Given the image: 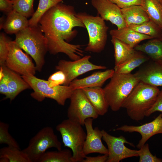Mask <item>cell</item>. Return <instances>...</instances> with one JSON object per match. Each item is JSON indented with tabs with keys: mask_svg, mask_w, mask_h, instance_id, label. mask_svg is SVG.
<instances>
[{
	"mask_svg": "<svg viewBox=\"0 0 162 162\" xmlns=\"http://www.w3.org/2000/svg\"><path fill=\"white\" fill-rule=\"evenodd\" d=\"M11 40L4 33L0 34V65H5L9 52V43Z\"/></svg>",
	"mask_w": 162,
	"mask_h": 162,
	"instance_id": "836d02e7",
	"label": "cell"
},
{
	"mask_svg": "<svg viewBox=\"0 0 162 162\" xmlns=\"http://www.w3.org/2000/svg\"><path fill=\"white\" fill-rule=\"evenodd\" d=\"M121 9L133 5H142L143 0H109Z\"/></svg>",
	"mask_w": 162,
	"mask_h": 162,
	"instance_id": "d590c367",
	"label": "cell"
},
{
	"mask_svg": "<svg viewBox=\"0 0 162 162\" xmlns=\"http://www.w3.org/2000/svg\"><path fill=\"white\" fill-rule=\"evenodd\" d=\"M13 0V1H14V0Z\"/></svg>",
	"mask_w": 162,
	"mask_h": 162,
	"instance_id": "ee69618b",
	"label": "cell"
},
{
	"mask_svg": "<svg viewBox=\"0 0 162 162\" xmlns=\"http://www.w3.org/2000/svg\"><path fill=\"white\" fill-rule=\"evenodd\" d=\"M91 2L104 20L110 21L118 29L127 27L121 9L116 4L109 0H91Z\"/></svg>",
	"mask_w": 162,
	"mask_h": 162,
	"instance_id": "9a60e30c",
	"label": "cell"
},
{
	"mask_svg": "<svg viewBox=\"0 0 162 162\" xmlns=\"http://www.w3.org/2000/svg\"><path fill=\"white\" fill-rule=\"evenodd\" d=\"M127 27L140 33L153 38L162 36V29L155 23L150 20L142 23L130 25Z\"/></svg>",
	"mask_w": 162,
	"mask_h": 162,
	"instance_id": "f1b7e54d",
	"label": "cell"
},
{
	"mask_svg": "<svg viewBox=\"0 0 162 162\" xmlns=\"http://www.w3.org/2000/svg\"><path fill=\"white\" fill-rule=\"evenodd\" d=\"M4 76V73L2 66L0 67V80H1Z\"/></svg>",
	"mask_w": 162,
	"mask_h": 162,
	"instance_id": "60d3db41",
	"label": "cell"
},
{
	"mask_svg": "<svg viewBox=\"0 0 162 162\" xmlns=\"http://www.w3.org/2000/svg\"><path fill=\"white\" fill-rule=\"evenodd\" d=\"M91 58L90 55H86L73 61L60 60L56 66V68L62 71L65 75L66 80L63 85L69 86L77 77L89 71L106 68L105 66L97 65L92 63L89 60Z\"/></svg>",
	"mask_w": 162,
	"mask_h": 162,
	"instance_id": "8fae6325",
	"label": "cell"
},
{
	"mask_svg": "<svg viewBox=\"0 0 162 162\" xmlns=\"http://www.w3.org/2000/svg\"><path fill=\"white\" fill-rule=\"evenodd\" d=\"M14 40L9 43V52L5 65L8 68L22 76L34 75L37 70L31 58L24 53Z\"/></svg>",
	"mask_w": 162,
	"mask_h": 162,
	"instance_id": "30bf717a",
	"label": "cell"
},
{
	"mask_svg": "<svg viewBox=\"0 0 162 162\" xmlns=\"http://www.w3.org/2000/svg\"><path fill=\"white\" fill-rule=\"evenodd\" d=\"M157 111L162 112V89L152 107L146 112V116L148 117Z\"/></svg>",
	"mask_w": 162,
	"mask_h": 162,
	"instance_id": "8d00e7d4",
	"label": "cell"
},
{
	"mask_svg": "<svg viewBox=\"0 0 162 162\" xmlns=\"http://www.w3.org/2000/svg\"><path fill=\"white\" fill-rule=\"evenodd\" d=\"M51 148L61 150L62 144L52 128L46 126L40 129L30 139L28 146L23 151L32 162H38L46 150Z\"/></svg>",
	"mask_w": 162,
	"mask_h": 162,
	"instance_id": "ba28073f",
	"label": "cell"
},
{
	"mask_svg": "<svg viewBox=\"0 0 162 162\" xmlns=\"http://www.w3.org/2000/svg\"><path fill=\"white\" fill-rule=\"evenodd\" d=\"M14 41L33 58L37 70L40 72L48 49L46 38L39 24L29 26L15 34Z\"/></svg>",
	"mask_w": 162,
	"mask_h": 162,
	"instance_id": "3957f363",
	"label": "cell"
},
{
	"mask_svg": "<svg viewBox=\"0 0 162 162\" xmlns=\"http://www.w3.org/2000/svg\"><path fill=\"white\" fill-rule=\"evenodd\" d=\"M160 90L157 87L140 82L124 101L122 108L133 120H142L155 102Z\"/></svg>",
	"mask_w": 162,
	"mask_h": 162,
	"instance_id": "7a4b0ae2",
	"label": "cell"
},
{
	"mask_svg": "<svg viewBox=\"0 0 162 162\" xmlns=\"http://www.w3.org/2000/svg\"><path fill=\"white\" fill-rule=\"evenodd\" d=\"M150 59L143 52L135 50L134 52L127 60L121 64L115 66L114 69L116 73L128 74L136 68L147 61Z\"/></svg>",
	"mask_w": 162,
	"mask_h": 162,
	"instance_id": "cb8c5ba5",
	"label": "cell"
},
{
	"mask_svg": "<svg viewBox=\"0 0 162 162\" xmlns=\"http://www.w3.org/2000/svg\"><path fill=\"white\" fill-rule=\"evenodd\" d=\"M46 151L38 162H73L72 152L69 149Z\"/></svg>",
	"mask_w": 162,
	"mask_h": 162,
	"instance_id": "83f0119b",
	"label": "cell"
},
{
	"mask_svg": "<svg viewBox=\"0 0 162 162\" xmlns=\"http://www.w3.org/2000/svg\"><path fill=\"white\" fill-rule=\"evenodd\" d=\"M139 162H162V159L153 155L151 152L149 145L145 143L138 150Z\"/></svg>",
	"mask_w": 162,
	"mask_h": 162,
	"instance_id": "d6a6232c",
	"label": "cell"
},
{
	"mask_svg": "<svg viewBox=\"0 0 162 162\" xmlns=\"http://www.w3.org/2000/svg\"><path fill=\"white\" fill-rule=\"evenodd\" d=\"M76 14L73 6L62 2L50 9L40 19L38 24L51 54L63 53L73 61L83 57L82 45L69 43L77 34L74 28H85Z\"/></svg>",
	"mask_w": 162,
	"mask_h": 162,
	"instance_id": "6da1fadb",
	"label": "cell"
},
{
	"mask_svg": "<svg viewBox=\"0 0 162 162\" xmlns=\"http://www.w3.org/2000/svg\"><path fill=\"white\" fill-rule=\"evenodd\" d=\"M134 48L146 55L153 62L162 67V36L149 39Z\"/></svg>",
	"mask_w": 162,
	"mask_h": 162,
	"instance_id": "ffe728a7",
	"label": "cell"
},
{
	"mask_svg": "<svg viewBox=\"0 0 162 162\" xmlns=\"http://www.w3.org/2000/svg\"><path fill=\"white\" fill-rule=\"evenodd\" d=\"M1 162H32L27 155L20 148L8 146L0 149Z\"/></svg>",
	"mask_w": 162,
	"mask_h": 162,
	"instance_id": "d4e9b609",
	"label": "cell"
},
{
	"mask_svg": "<svg viewBox=\"0 0 162 162\" xmlns=\"http://www.w3.org/2000/svg\"><path fill=\"white\" fill-rule=\"evenodd\" d=\"M81 89L99 116L104 115L107 112L109 106L103 88L97 87Z\"/></svg>",
	"mask_w": 162,
	"mask_h": 162,
	"instance_id": "d6986e66",
	"label": "cell"
},
{
	"mask_svg": "<svg viewBox=\"0 0 162 162\" xmlns=\"http://www.w3.org/2000/svg\"><path fill=\"white\" fill-rule=\"evenodd\" d=\"M2 67L8 79V94L7 99H9L12 101L22 92L31 88L28 84L19 74L5 65Z\"/></svg>",
	"mask_w": 162,
	"mask_h": 162,
	"instance_id": "ac0fdd59",
	"label": "cell"
},
{
	"mask_svg": "<svg viewBox=\"0 0 162 162\" xmlns=\"http://www.w3.org/2000/svg\"><path fill=\"white\" fill-rule=\"evenodd\" d=\"M5 20H4V18L3 17H2L0 18V30L2 28L3 26L4 23V22Z\"/></svg>",
	"mask_w": 162,
	"mask_h": 162,
	"instance_id": "b9f144b4",
	"label": "cell"
},
{
	"mask_svg": "<svg viewBox=\"0 0 162 162\" xmlns=\"http://www.w3.org/2000/svg\"><path fill=\"white\" fill-rule=\"evenodd\" d=\"M7 14L2 28L6 33L15 34L29 26L27 18L15 10Z\"/></svg>",
	"mask_w": 162,
	"mask_h": 162,
	"instance_id": "7402d4cb",
	"label": "cell"
},
{
	"mask_svg": "<svg viewBox=\"0 0 162 162\" xmlns=\"http://www.w3.org/2000/svg\"><path fill=\"white\" fill-rule=\"evenodd\" d=\"M82 126L68 118L56 127L61 134L64 146L71 150L73 162H82L86 156L83 149L86 133Z\"/></svg>",
	"mask_w": 162,
	"mask_h": 162,
	"instance_id": "8992f818",
	"label": "cell"
},
{
	"mask_svg": "<svg viewBox=\"0 0 162 162\" xmlns=\"http://www.w3.org/2000/svg\"><path fill=\"white\" fill-rule=\"evenodd\" d=\"M142 6L150 20L162 29V4L158 0H143Z\"/></svg>",
	"mask_w": 162,
	"mask_h": 162,
	"instance_id": "4316f807",
	"label": "cell"
},
{
	"mask_svg": "<svg viewBox=\"0 0 162 162\" xmlns=\"http://www.w3.org/2000/svg\"><path fill=\"white\" fill-rule=\"evenodd\" d=\"M87 30L89 41L85 49L86 51L99 53L105 46L107 39L108 27L104 20L98 16H94L86 13L76 14Z\"/></svg>",
	"mask_w": 162,
	"mask_h": 162,
	"instance_id": "52a82bcc",
	"label": "cell"
},
{
	"mask_svg": "<svg viewBox=\"0 0 162 162\" xmlns=\"http://www.w3.org/2000/svg\"><path fill=\"white\" fill-rule=\"evenodd\" d=\"M110 33L115 37L134 48L141 41L153 38L149 36L140 33L126 27L122 29L111 30Z\"/></svg>",
	"mask_w": 162,
	"mask_h": 162,
	"instance_id": "44dd1931",
	"label": "cell"
},
{
	"mask_svg": "<svg viewBox=\"0 0 162 162\" xmlns=\"http://www.w3.org/2000/svg\"><path fill=\"white\" fill-rule=\"evenodd\" d=\"M108 155L103 154L95 157H89L86 156L82 162H106Z\"/></svg>",
	"mask_w": 162,
	"mask_h": 162,
	"instance_id": "ab89813d",
	"label": "cell"
},
{
	"mask_svg": "<svg viewBox=\"0 0 162 162\" xmlns=\"http://www.w3.org/2000/svg\"><path fill=\"white\" fill-rule=\"evenodd\" d=\"M0 93L5 95V99H7L8 94V89L7 77L5 74L4 77L0 80Z\"/></svg>",
	"mask_w": 162,
	"mask_h": 162,
	"instance_id": "f35d334b",
	"label": "cell"
},
{
	"mask_svg": "<svg viewBox=\"0 0 162 162\" xmlns=\"http://www.w3.org/2000/svg\"><path fill=\"white\" fill-rule=\"evenodd\" d=\"M63 0H39L38 8L29 20V26L38 25L39 21L44 14L51 8Z\"/></svg>",
	"mask_w": 162,
	"mask_h": 162,
	"instance_id": "f546056e",
	"label": "cell"
},
{
	"mask_svg": "<svg viewBox=\"0 0 162 162\" xmlns=\"http://www.w3.org/2000/svg\"><path fill=\"white\" fill-rule=\"evenodd\" d=\"M114 73V70L113 69L95 72L84 78L74 79L69 86L74 90L85 88L101 87L106 81L112 77Z\"/></svg>",
	"mask_w": 162,
	"mask_h": 162,
	"instance_id": "2e32d148",
	"label": "cell"
},
{
	"mask_svg": "<svg viewBox=\"0 0 162 162\" xmlns=\"http://www.w3.org/2000/svg\"><path fill=\"white\" fill-rule=\"evenodd\" d=\"M162 4V0H158Z\"/></svg>",
	"mask_w": 162,
	"mask_h": 162,
	"instance_id": "7bdbcfd3",
	"label": "cell"
},
{
	"mask_svg": "<svg viewBox=\"0 0 162 162\" xmlns=\"http://www.w3.org/2000/svg\"><path fill=\"white\" fill-rule=\"evenodd\" d=\"M14 1L0 0V10L8 13L13 10Z\"/></svg>",
	"mask_w": 162,
	"mask_h": 162,
	"instance_id": "74e56055",
	"label": "cell"
},
{
	"mask_svg": "<svg viewBox=\"0 0 162 162\" xmlns=\"http://www.w3.org/2000/svg\"><path fill=\"white\" fill-rule=\"evenodd\" d=\"M140 82L134 74L116 73L103 88L107 101L112 111H117L124 101Z\"/></svg>",
	"mask_w": 162,
	"mask_h": 162,
	"instance_id": "277c9868",
	"label": "cell"
},
{
	"mask_svg": "<svg viewBox=\"0 0 162 162\" xmlns=\"http://www.w3.org/2000/svg\"><path fill=\"white\" fill-rule=\"evenodd\" d=\"M93 119L92 118H88L85 122L86 136L83 147V153L85 156L95 153L108 155V149L101 141L102 131L98 127L93 128Z\"/></svg>",
	"mask_w": 162,
	"mask_h": 162,
	"instance_id": "5bb4252c",
	"label": "cell"
},
{
	"mask_svg": "<svg viewBox=\"0 0 162 162\" xmlns=\"http://www.w3.org/2000/svg\"><path fill=\"white\" fill-rule=\"evenodd\" d=\"M9 128L8 123L0 122V144L20 148L19 144L9 133Z\"/></svg>",
	"mask_w": 162,
	"mask_h": 162,
	"instance_id": "1f68e13d",
	"label": "cell"
},
{
	"mask_svg": "<svg viewBox=\"0 0 162 162\" xmlns=\"http://www.w3.org/2000/svg\"><path fill=\"white\" fill-rule=\"evenodd\" d=\"M140 82L156 87L162 86V67L153 62L134 74Z\"/></svg>",
	"mask_w": 162,
	"mask_h": 162,
	"instance_id": "e0dca14e",
	"label": "cell"
},
{
	"mask_svg": "<svg viewBox=\"0 0 162 162\" xmlns=\"http://www.w3.org/2000/svg\"><path fill=\"white\" fill-rule=\"evenodd\" d=\"M65 80V76L64 73L58 70L51 75L47 81L49 86L50 87H53L63 85Z\"/></svg>",
	"mask_w": 162,
	"mask_h": 162,
	"instance_id": "e575fe53",
	"label": "cell"
},
{
	"mask_svg": "<svg viewBox=\"0 0 162 162\" xmlns=\"http://www.w3.org/2000/svg\"><path fill=\"white\" fill-rule=\"evenodd\" d=\"M114 130L122 131L125 132H137L140 134L141 138L136 146L140 149L153 136L162 134V114L159 115L153 121L138 126L124 125Z\"/></svg>",
	"mask_w": 162,
	"mask_h": 162,
	"instance_id": "4fadbf2b",
	"label": "cell"
},
{
	"mask_svg": "<svg viewBox=\"0 0 162 162\" xmlns=\"http://www.w3.org/2000/svg\"><path fill=\"white\" fill-rule=\"evenodd\" d=\"M22 76L33 90L30 94L31 96L39 102L49 98L54 100L60 105L64 106L74 90L69 85L50 87L47 80L38 78L34 75L28 74Z\"/></svg>",
	"mask_w": 162,
	"mask_h": 162,
	"instance_id": "5b68a950",
	"label": "cell"
},
{
	"mask_svg": "<svg viewBox=\"0 0 162 162\" xmlns=\"http://www.w3.org/2000/svg\"><path fill=\"white\" fill-rule=\"evenodd\" d=\"M102 139L106 143L108 151L106 162H118L128 158L139 156L138 150H133L126 147L124 143L133 146L123 136L116 137L111 135L104 130H101Z\"/></svg>",
	"mask_w": 162,
	"mask_h": 162,
	"instance_id": "7c38bea8",
	"label": "cell"
},
{
	"mask_svg": "<svg viewBox=\"0 0 162 162\" xmlns=\"http://www.w3.org/2000/svg\"><path fill=\"white\" fill-rule=\"evenodd\" d=\"M121 10L127 27L140 24L150 20L141 5H133Z\"/></svg>",
	"mask_w": 162,
	"mask_h": 162,
	"instance_id": "603a6c76",
	"label": "cell"
},
{
	"mask_svg": "<svg viewBox=\"0 0 162 162\" xmlns=\"http://www.w3.org/2000/svg\"><path fill=\"white\" fill-rule=\"evenodd\" d=\"M112 37L111 42L114 48L115 66L123 63L135 51L134 48L119 40Z\"/></svg>",
	"mask_w": 162,
	"mask_h": 162,
	"instance_id": "484cf974",
	"label": "cell"
},
{
	"mask_svg": "<svg viewBox=\"0 0 162 162\" xmlns=\"http://www.w3.org/2000/svg\"><path fill=\"white\" fill-rule=\"evenodd\" d=\"M70 99L67 116L70 120L82 126L87 118L98 117L99 115L81 89L74 90Z\"/></svg>",
	"mask_w": 162,
	"mask_h": 162,
	"instance_id": "9c48e42d",
	"label": "cell"
},
{
	"mask_svg": "<svg viewBox=\"0 0 162 162\" xmlns=\"http://www.w3.org/2000/svg\"><path fill=\"white\" fill-rule=\"evenodd\" d=\"M34 0H14L13 10L27 18L32 17L34 14Z\"/></svg>",
	"mask_w": 162,
	"mask_h": 162,
	"instance_id": "4dcf8cb0",
	"label": "cell"
}]
</instances>
